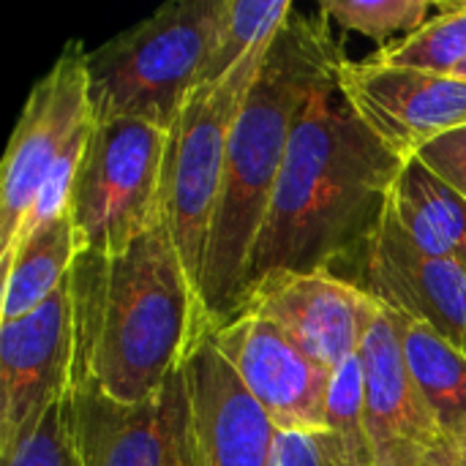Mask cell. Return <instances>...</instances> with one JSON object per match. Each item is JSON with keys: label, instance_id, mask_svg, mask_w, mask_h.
<instances>
[{"label": "cell", "instance_id": "cell-15", "mask_svg": "<svg viewBox=\"0 0 466 466\" xmlns=\"http://www.w3.org/2000/svg\"><path fill=\"white\" fill-rule=\"evenodd\" d=\"M194 466H273L279 429L251 399L210 341V330L188 355Z\"/></svg>", "mask_w": 466, "mask_h": 466}, {"label": "cell", "instance_id": "cell-21", "mask_svg": "<svg viewBox=\"0 0 466 466\" xmlns=\"http://www.w3.org/2000/svg\"><path fill=\"white\" fill-rule=\"evenodd\" d=\"M295 11L289 0H229L205 82L221 79L235 63L262 44H270Z\"/></svg>", "mask_w": 466, "mask_h": 466}, {"label": "cell", "instance_id": "cell-20", "mask_svg": "<svg viewBox=\"0 0 466 466\" xmlns=\"http://www.w3.org/2000/svg\"><path fill=\"white\" fill-rule=\"evenodd\" d=\"M322 440L333 466H374L366 426V385L360 355L333 371L328 396V431Z\"/></svg>", "mask_w": 466, "mask_h": 466}, {"label": "cell", "instance_id": "cell-16", "mask_svg": "<svg viewBox=\"0 0 466 466\" xmlns=\"http://www.w3.org/2000/svg\"><path fill=\"white\" fill-rule=\"evenodd\" d=\"M388 210L420 251L466 270V199L423 161L404 164Z\"/></svg>", "mask_w": 466, "mask_h": 466}, {"label": "cell", "instance_id": "cell-13", "mask_svg": "<svg viewBox=\"0 0 466 466\" xmlns=\"http://www.w3.org/2000/svg\"><path fill=\"white\" fill-rule=\"evenodd\" d=\"M358 355L374 466H456V448L410 377L385 309H380Z\"/></svg>", "mask_w": 466, "mask_h": 466}, {"label": "cell", "instance_id": "cell-14", "mask_svg": "<svg viewBox=\"0 0 466 466\" xmlns=\"http://www.w3.org/2000/svg\"><path fill=\"white\" fill-rule=\"evenodd\" d=\"M360 281L377 303L396 309L466 352V270L420 251L385 210L360 254Z\"/></svg>", "mask_w": 466, "mask_h": 466}, {"label": "cell", "instance_id": "cell-17", "mask_svg": "<svg viewBox=\"0 0 466 466\" xmlns=\"http://www.w3.org/2000/svg\"><path fill=\"white\" fill-rule=\"evenodd\" d=\"M382 309L399 336L410 377L456 448V442L466 434V352L453 347L434 328L396 309Z\"/></svg>", "mask_w": 466, "mask_h": 466}, {"label": "cell", "instance_id": "cell-27", "mask_svg": "<svg viewBox=\"0 0 466 466\" xmlns=\"http://www.w3.org/2000/svg\"><path fill=\"white\" fill-rule=\"evenodd\" d=\"M453 76H459V79H466V63H464V66H459V71H456Z\"/></svg>", "mask_w": 466, "mask_h": 466}, {"label": "cell", "instance_id": "cell-18", "mask_svg": "<svg viewBox=\"0 0 466 466\" xmlns=\"http://www.w3.org/2000/svg\"><path fill=\"white\" fill-rule=\"evenodd\" d=\"M79 246L68 210L33 229L3 257V311L0 322L35 311L71 276Z\"/></svg>", "mask_w": 466, "mask_h": 466}, {"label": "cell", "instance_id": "cell-19", "mask_svg": "<svg viewBox=\"0 0 466 466\" xmlns=\"http://www.w3.org/2000/svg\"><path fill=\"white\" fill-rule=\"evenodd\" d=\"M374 63L453 76L466 63V3H437L415 33L396 38L369 55Z\"/></svg>", "mask_w": 466, "mask_h": 466}, {"label": "cell", "instance_id": "cell-8", "mask_svg": "<svg viewBox=\"0 0 466 466\" xmlns=\"http://www.w3.org/2000/svg\"><path fill=\"white\" fill-rule=\"evenodd\" d=\"M66 412L79 466H194L183 369L139 404L115 401L96 388H68Z\"/></svg>", "mask_w": 466, "mask_h": 466}, {"label": "cell", "instance_id": "cell-1", "mask_svg": "<svg viewBox=\"0 0 466 466\" xmlns=\"http://www.w3.org/2000/svg\"><path fill=\"white\" fill-rule=\"evenodd\" d=\"M404 164L360 120L339 71L319 82L295 120L246 289L279 270L336 273L341 259H360Z\"/></svg>", "mask_w": 466, "mask_h": 466}, {"label": "cell", "instance_id": "cell-6", "mask_svg": "<svg viewBox=\"0 0 466 466\" xmlns=\"http://www.w3.org/2000/svg\"><path fill=\"white\" fill-rule=\"evenodd\" d=\"M169 131L134 120H93L68 216L79 251L120 254L164 221V164Z\"/></svg>", "mask_w": 466, "mask_h": 466}, {"label": "cell", "instance_id": "cell-2", "mask_svg": "<svg viewBox=\"0 0 466 466\" xmlns=\"http://www.w3.org/2000/svg\"><path fill=\"white\" fill-rule=\"evenodd\" d=\"M71 295V388H96L123 404L153 399L213 328L164 221L120 254L79 251Z\"/></svg>", "mask_w": 466, "mask_h": 466}, {"label": "cell", "instance_id": "cell-26", "mask_svg": "<svg viewBox=\"0 0 466 466\" xmlns=\"http://www.w3.org/2000/svg\"><path fill=\"white\" fill-rule=\"evenodd\" d=\"M456 466H466V434L456 442Z\"/></svg>", "mask_w": 466, "mask_h": 466}, {"label": "cell", "instance_id": "cell-24", "mask_svg": "<svg viewBox=\"0 0 466 466\" xmlns=\"http://www.w3.org/2000/svg\"><path fill=\"white\" fill-rule=\"evenodd\" d=\"M412 158L423 161L437 177H442L466 199V126L429 142Z\"/></svg>", "mask_w": 466, "mask_h": 466}, {"label": "cell", "instance_id": "cell-11", "mask_svg": "<svg viewBox=\"0 0 466 466\" xmlns=\"http://www.w3.org/2000/svg\"><path fill=\"white\" fill-rule=\"evenodd\" d=\"M74 352L71 276L35 311L0 322V448L27 434L66 399Z\"/></svg>", "mask_w": 466, "mask_h": 466}, {"label": "cell", "instance_id": "cell-10", "mask_svg": "<svg viewBox=\"0 0 466 466\" xmlns=\"http://www.w3.org/2000/svg\"><path fill=\"white\" fill-rule=\"evenodd\" d=\"M380 309L366 289L339 273L279 270L248 284L238 314L268 319L317 363L336 371L360 352Z\"/></svg>", "mask_w": 466, "mask_h": 466}, {"label": "cell", "instance_id": "cell-12", "mask_svg": "<svg viewBox=\"0 0 466 466\" xmlns=\"http://www.w3.org/2000/svg\"><path fill=\"white\" fill-rule=\"evenodd\" d=\"M339 87L360 120L404 161L466 126V79L459 76L344 57Z\"/></svg>", "mask_w": 466, "mask_h": 466}, {"label": "cell", "instance_id": "cell-23", "mask_svg": "<svg viewBox=\"0 0 466 466\" xmlns=\"http://www.w3.org/2000/svg\"><path fill=\"white\" fill-rule=\"evenodd\" d=\"M3 466H79L74 448L66 399L46 410V415L16 442L0 448Z\"/></svg>", "mask_w": 466, "mask_h": 466}, {"label": "cell", "instance_id": "cell-25", "mask_svg": "<svg viewBox=\"0 0 466 466\" xmlns=\"http://www.w3.org/2000/svg\"><path fill=\"white\" fill-rule=\"evenodd\" d=\"M273 466H333L325 440L309 434H279Z\"/></svg>", "mask_w": 466, "mask_h": 466}, {"label": "cell", "instance_id": "cell-5", "mask_svg": "<svg viewBox=\"0 0 466 466\" xmlns=\"http://www.w3.org/2000/svg\"><path fill=\"white\" fill-rule=\"evenodd\" d=\"M93 128L85 49L71 41L33 85L0 175V259L33 229L68 210L74 175Z\"/></svg>", "mask_w": 466, "mask_h": 466}, {"label": "cell", "instance_id": "cell-4", "mask_svg": "<svg viewBox=\"0 0 466 466\" xmlns=\"http://www.w3.org/2000/svg\"><path fill=\"white\" fill-rule=\"evenodd\" d=\"M229 0L167 3L85 52L93 120L134 117L169 131L205 85Z\"/></svg>", "mask_w": 466, "mask_h": 466}, {"label": "cell", "instance_id": "cell-9", "mask_svg": "<svg viewBox=\"0 0 466 466\" xmlns=\"http://www.w3.org/2000/svg\"><path fill=\"white\" fill-rule=\"evenodd\" d=\"M210 341L279 434L322 437L328 431L333 371L284 330L262 317L235 314L224 325L210 328Z\"/></svg>", "mask_w": 466, "mask_h": 466}, {"label": "cell", "instance_id": "cell-7", "mask_svg": "<svg viewBox=\"0 0 466 466\" xmlns=\"http://www.w3.org/2000/svg\"><path fill=\"white\" fill-rule=\"evenodd\" d=\"M268 46L270 44H262L248 52L221 79L199 85L169 128L164 164V224L169 227L197 289L218 205L229 131Z\"/></svg>", "mask_w": 466, "mask_h": 466}, {"label": "cell", "instance_id": "cell-3", "mask_svg": "<svg viewBox=\"0 0 466 466\" xmlns=\"http://www.w3.org/2000/svg\"><path fill=\"white\" fill-rule=\"evenodd\" d=\"M344 63L330 22L295 5L268 46V55L232 123L218 205L208 240L199 295L213 328L232 319L248 281V265L262 232L295 120L319 82Z\"/></svg>", "mask_w": 466, "mask_h": 466}, {"label": "cell", "instance_id": "cell-22", "mask_svg": "<svg viewBox=\"0 0 466 466\" xmlns=\"http://www.w3.org/2000/svg\"><path fill=\"white\" fill-rule=\"evenodd\" d=\"M437 11L429 0H325L319 3V14L328 22L341 25L344 30H355L380 41L382 46L396 35L415 33L429 14Z\"/></svg>", "mask_w": 466, "mask_h": 466}]
</instances>
